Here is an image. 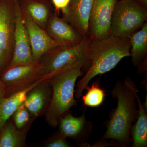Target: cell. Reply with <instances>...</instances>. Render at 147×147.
Masks as SVG:
<instances>
[{
    "mask_svg": "<svg viewBox=\"0 0 147 147\" xmlns=\"http://www.w3.org/2000/svg\"><path fill=\"white\" fill-rule=\"evenodd\" d=\"M0 1H1V0H0Z\"/></svg>",
    "mask_w": 147,
    "mask_h": 147,
    "instance_id": "cell-26",
    "label": "cell"
},
{
    "mask_svg": "<svg viewBox=\"0 0 147 147\" xmlns=\"http://www.w3.org/2000/svg\"><path fill=\"white\" fill-rule=\"evenodd\" d=\"M22 9L39 26L46 30L52 15L50 0H18Z\"/></svg>",
    "mask_w": 147,
    "mask_h": 147,
    "instance_id": "cell-14",
    "label": "cell"
},
{
    "mask_svg": "<svg viewBox=\"0 0 147 147\" xmlns=\"http://www.w3.org/2000/svg\"><path fill=\"white\" fill-rule=\"evenodd\" d=\"M56 11H63L68 6L70 0H51Z\"/></svg>",
    "mask_w": 147,
    "mask_h": 147,
    "instance_id": "cell-23",
    "label": "cell"
},
{
    "mask_svg": "<svg viewBox=\"0 0 147 147\" xmlns=\"http://www.w3.org/2000/svg\"><path fill=\"white\" fill-rule=\"evenodd\" d=\"M41 81L39 80L26 88L14 93L7 97L5 96L1 99L0 100V131L18 107L24 103L28 92Z\"/></svg>",
    "mask_w": 147,
    "mask_h": 147,
    "instance_id": "cell-15",
    "label": "cell"
},
{
    "mask_svg": "<svg viewBox=\"0 0 147 147\" xmlns=\"http://www.w3.org/2000/svg\"><path fill=\"white\" fill-rule=\"evenodd\" d=\"M30 114L24 103L18 107L13 115L16 128L21 129L26 125L30 119Z\"/></svg>",
    "mask_w": 147,
    "mask_h": 147,
    "instance_id": "cell-21",
    "label": "cell"
},
{
    "mask_svg": "<svg viewBox=\"0 0 147 147\" xmlns=\"http://www.w3.org/2000/svg\"><path fill=\"white\" fill-rule=\"evenodd\" d=\"M137 100L139 105L137 121L131 127L132 146L146 147L147 146V115L146 107L143 106L138 94Z\"/></svg>",
    "mask_w": 147,
    "mask_h": 147,
    "instance_id": "cell-18",
    "label": "cell"
},
{
    "mask_svg": "<svg viewBox=\"0 0 147 147\" xmlns=\"http://www.w3.org/2000/svg\"><path fill=\"white\" fill-rule=\"evenodd\" d=\"M90 39L88 37L76 45H61L45 54L40 61L45 71L42 81H47L66 67L82 60H86V53Z\"/></svg>",
    "mask_w": 147,
    "mask_h": 147,
    "instance_id": "cell-5",
    "label": "cell"
},
{
    "mask_svg": "<svg viewBox=\"0 0 147 147\" xmlns=\"http://www.w3.org/2000/svg\"><path fill=\"white\" fill-rule=\"evenodd\" d=\"M66 138L59 133L57 136L49 140L46 144V146L47 147H69V144Z\"/></svg>",
    "mask_w": 147,
    "mask_h": 147,
    "instance_id": "cell-22",
    "label": "cell"
},
{
    "mask_svg": "<svg viewBox=\"0 0 147 147\" xmlns=\"http://www.w3.org/2000/svg\"><path fill=\"white\" fill-rule=\"evenodd\" d=\"M27 129H18L12 122H7L0 131V147L24 146Z\"/></svg>",
    "mask_w": 147,
    "mask_h": 147,
    "instance_id": "cell-19",
    "label": "cell"
},
{
    "mask_svg": "<svg viewBox=\"0 0 147 147\" xmlns=\"http://www.w3.org/2000/svg\"><path fill=\"white\" fill-rule=\"evenodd\" d=\"M118 0H94L90 16L89 37L100 40L110 35L114 9Z\"/></svg>",
    "mask_w": 147,
    "mask_h": 147,
    "instance_id": "cell-9",
    "label": "cell"
},
{
    "mask_svg": "<svg viewBox=\"0 0 147 147\" xmlns=\"http://www.w3.org/2000/svg\"><path fill=\"white\" fill-rule=\"evenodd\" d=\"M147 18V9L136 0H119L112 16L110 35L129 38L139 30Z\"/></svg>",
    "mask_w": 147,
    "mask_h": 147,
    "instance_id": "cell-4",
    "label": "cell"
},
{
    "mask_svg": "<svg viewBox=\"0 0 147 147\" xmlns=\"http://www.w3.org/2000/svg\"><path fill=\"white\" fill-rule=\"evenodd\" d=\"M13 2L15 11L14 51L7 68L34 63L32 57L29 35L23 20L19 1L13 0Z\"/></svg>",
    "mask_w": 147,
    "mask_h": 147,
    "instance_id": "cell-8",
    "label": "cell"
},
{
    "mask_svg": "<svg viewBox=\"0 0 147 147\" xmlns=\"http://www.w3.org/2000/svg\"><path fill=\"white\" fill-rule=\"evenodd\" d=\"M45 69L41 63L19 65L6 69L1 79L8 96L30 87L41 80L45 75Z\"/></svg>",
    "mask_w": 147,
    "mask_h": 147,
    "instance_id": "cell-7",
    "label": "cell"
},
{
    "mask_svg": "<svg viewBox=\"0 0 147 147\" xmlns=\"http://www.w3.org/2000/svg\"><path fill=\"white\" fill-rule=\"evenodd\" d=\"M21 11L29 35L33 60L34 63H39L45 54L62 45L52 38L21 8Z\"/></svg>",
    "mask_w": 147,
    "mask_h": 147,
    "instance_id": "cell-10",
    "label": "cell"
},
{
    "mask_svg": "<svg viewBox=\"0 0 147 147\" xmlns=\"http://www.w3.org/2000/svg\"><path fill=\"white\" fill-rule=\"evenodd\" d=\"M130 40V57L132 63L138 66L146 59L147 53V23L129 37Z\"/></svg>",
    "mask_w": 147,
    "mask_h": 147,
    "instance_id": "cell-16",
    "label": "cell"
},
{
    "mask_svg": "<svg viewBox=\"0 0 147 147\" xmlns=\"http://www.w3.org/2000/svg\"><path fill=\"white\" fill-rule=\"evenodd\" d=\"M136 1L140 5L147 9V0H136Z\"/></svg>",
    "mask_w": 147,
    "mask_h": 147,
    "instance_id": "cell-25",
    "label": "cell"
},
{
    "mask_svg": "<svg viewBox=\"0 0 147 147\" xmlns=\"http://www.w3.org/2000/svg\"><path fill=\"white\" fill-rule=\"evenodd\" d=\"M59 133L63 137L75 138L84 133L87 126L85 114L76 117L67 113L61 118L59 123Z\"/></svg>",
    "mask_w": 147,
    "mask_h": 147,
    "instance_id": "cell-17",
    "label": "cell"
},
{
    "mask_svg": "<svg viewBox=\"0 0 147 147\" xmlns=\"http://www.w3.org/2000/svg\"><path fill=\"white\" fill-rule=\"evenodd\" d=\"M138 92L136 85L129 76L123 83L117 82L112 94L117 99V105L110 116L103 139L116 140L122 146L131 144L130 131L138 115L136 102Z\"/></svg>",
    "mask_w": 147,
    "mask_h": 147,
    "instance_id": "cell-2",
    "label": "cell"
},
{
    "mask_svg": "<svg viewBox=\"0 0 147 147\" xmlns=\"http://www.w3.org/2000/svg\"><path fill=\"white\" fill-rule=\"evenodd\" d=\"M52 95V88L48 81H41L27 94L24 105L30 114L37 117L47 110Z\"/></svg>",
    "mask_w": 147,
    "mask_h": 147,
    "instance_id": "cell-13",
    "label": "cell"
},
{
    "mask_svg": "<svg viewBox=\"0 0 147 147\" xmlns=\"http://www.w3.org/2000/svg\"><path fill=\"white\" fill-rule=\"evenodd\" d=\"M86 59L79 61L56 74L48 79L52 88L51 99L45 113V120L53 127L59 125L61 118L77 105L75 99L76 80L82 75Z\"/></svg>",
    "mask_w": 147,
    "mask_h": 147,
    "instance_id": "cell-3",
    "label": "cell"
},
{
    "mask_svg": "<svg viewBox=\"0 0 147 147\" xmlns=\"http://www.w3.org/2000/svg\"><path fill=\"white\" fill-rule=\"evenodd\" d=\"M5 91L4 86L0 78V100L5 96Z\"/></svg>",
    "mask_w": 147,
    "mask_h": 147,
    "instance_id": "cell-24",
    "label": "cell"
},
{
    "mask_svg": "<svg viewBox=\"0 0 147 147\" xmlns=\"http://www.w3.org/2000/svg\"><path fill=\"white\" fill-rule=\"evenodd\" d=\"M86 89L87 93L82 97L84 105L88 107H97L102 104L105 98V91L99 86L98 82L93 83L90 87L88 86Z\"/></svg>",
    "mask_w": 147,
    "mask_h": 147,
    "instance_id": "cell-20",
    "label": "cell"
},
{
    "mask_svg": "<svg viewBox=\"0 0 147 147\" xmlns=\"http://www.w3.org/2000/svg\"><path fill=\"white\" fill-rule=\"evenodd\" d=\"M94 0H70L62 11L63 18L76 29L82 36L89 37V26Z\"/></svg>",
    "mask_w": 147,
    "mask_h": 147,
    "instance_id": "cell-11",
    "label": "cell"
},
{
    "mask_svg": "<svg viewBox=\"0 0 147 147\" xmlns=\"http://www.w3.org/2000/svg\"><path fill=\"white\" fill-rule=\"evenodd\" d=\"M46 31L52 38L62 45H76L86 38L65 19L53 13L47 23Z\"/></svg>",
    "mask_w": 147,
    "mask_h": 147,
    "instance_id": "cell-12",
    "label": "cell"
},
{
    "mask_svg": "<svg viewBox=\"0 0 147 147\" xmlns=\"http://www.w3.org/2000/svg\"><path fill=\"white\" fill-rule=\"evenodd\" d=\"M13 0L0 1V73L8 67L14 51Z\"/></svg>",
    "mask_w": 147,
    "mask_h": 147,
    "instance_id": "cell-6",
    "label": "cell"
},
{
    "mask_svg": "<svg viewBox=\"0 0 147 147\" xmlns=\"http://www.w3.org/2000/svg\"><path fill=\"white\" fill-rule=\"evenodd\" d=\"M130 48L129 38L110 35L102 39L90 38L86 59L87 64L90 63V66L78 82L75 97L77 98L82 97L84 90L95 76L110 71L124 58L130 57Z\"/></svg>",
    "mask_w": 147,
    "mask_h": 147,
    "instance_id": "cell-1",
    "label": "cell"
}]
</instances>
